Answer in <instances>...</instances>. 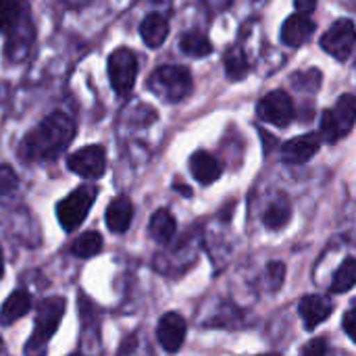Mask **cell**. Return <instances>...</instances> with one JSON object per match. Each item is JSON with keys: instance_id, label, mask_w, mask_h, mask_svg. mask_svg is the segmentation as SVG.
Instances as JSON below:
<instances>
[{"instance_id": "30bf717a", "label": "cell", "mask_w": 356, "mask_h": 356, "mask_svg": "<svg viewBox=\"0 0 356 356\" xmlns=\"http://www.w3.org/2000/svg\"><path fill=\"white\" fill-rule=\"evenodd\" d=\"M259 117L267 123H273V125H280V127H286L292 119H294V104H292V98L282 92V90H275V92H269L261 102H259Z\"/></svg>"}, {"instance_id": "f1b7e54d", "label": "cell", "mask_w": 356, "mask_h": 356, "mask_svg": "<svg viewBox=\"0 0 356 356\" xmlns=\"http://www.w3.org/2000/svg\"><path fill=\"white\" fill-rule=\"evenodd\" d=\"M325 350H327L325 338H317V340H313V344L302 348V355H325Z\"/></svg>"}, {"instance_id": "3957f363", "label": "cell", "mask_w": 356, "mask_h": 356, "mask_svg": "<svg viewBox=\"0 0 356 356\" xmlns=\"http://www.w3.org/2000/svg\"><path fill=\"white\" fill-rule=\"evenodd\" d=\"M148 90L167 102H181L192 92V75L188 67L165 65L159 67L146 81Z\"/></svg>"}, {"instance_id": "44dd1931", "label": "cell", "mask_w": 356, "mask_h": 356, "mask_svg": "<svg viewBox=\"0 0 356 356\" xmlns=\"http://www.w3.org/2000/svg\"><path fill=\"white\" fill-rule=\"evenodd\" d=\"M179 48H181V52H186L190 56H207L213 52L211 42L200 31H186L179 40Z\"/></svg>"}, {"instance_id": "5b68a950", "label": "cell", "mask_w": 356, "mask_h": 356, "mask_svg": "<svg viewBox=\"0 0 356 356\" xmlns=\"http://www.w3.org/2000/svg\"><path fill=\"white\" fill-rule=\"evenodd\" d=\"M96 196H98L96 186H79L67 198H63L56 207V217H58L60 227L65 232L77 229L83 223V219L88 217Z\"/></svg>"}, {"instance_id": "1f68e13d", "label": "cell", "mask_w": 356, "mask_h": 356, "mask_svg": "<svg viewBox=\"0 0 356 356\" xmlns=\"http://www.w3.org/2000/svg\"><path fill=\"white\" fill-rule=\"evenodd\" d=\"M161 2H165V0H161Z\"/></svg>"}, {"instance_id": "8fae6325", "label": "cell", "mask_w": 356, "mask_h": 356, "mask_svg": "<svg viewBox=\"0 0 356 356\" xmlns=\"http://www.w3.org/2000/svg\"><path fill=\"white\" fill-rule=\"evenodd\" d=\"M186 332H188V325H186L184 317L177 313H167L159 321L156 338H159V344L167 353H177L186 340Z\"/></svg>"}, {"instance_id": "5bb4252c", "label": "cell", "mask_w": 356, "mask_h": 356, "mask_svg": "<svg viewBox=\"0 0 356 356\" xmlns=\"http://www.w3.org/2000/svg\"><path fill=\"white\" fill-rule=\"evenodd\" d=\"M315 31V23L309 19V15L298 13L286 19L282 27V40L286 46H302Z\"/></svg>"}, {"instance_id": "f546056e", "label": "cell", "mask_w": 356, "mask_h": 356, "mask_svg": "<svg viewBox=\"0 0 356 356\" xmlns=\"http://www.w3.org/2000/svg\"><path fill=\"white\" fill-rule=\"evenodd\" d=\"M294 4H296L298 13H305V15H309V13H313V10H315V6H317V0H294Z\"/></svg>"}, {"instance_id": "4dcf8cb0", "label": "cell", "mask_w": 356, "mask_h": 356, "mask_svg": "<svg viewBox=\"0 0 356 356\" xmlns=\"http://www.w3.org/2000/svg\"><path fill=\"white\" fill-rule=\"evenodd\" d=\"M4 275V259H2V248H0V277Z\"/></svg>"}, {"instance_id": "52a82bcc", "label": "cell", "mask_w": 356, "mask_h": 356, "mask_svg": "<svg viewBox=\"0 0 356 356\" xmlns=\"http://www.w3.org/2000/svg\"><path fill=\"white\" fill-rule=\"evenodd\" d=\"M138 77V54L129 48H117L108 56V79L117 96H129Z\"/></svg>"}, {"instance_id": "cb8c5ba5", "label": "cell", "mask_w": 356, "mask_h": 356, "mask_svg": "<svg viewBox=\"0 0 356 356\" xmlns=\"http://www.w3.org/2000/svg\"><path fill=\"white\" fill-rule=\"evenodd\" d=\"M290 217H292V209H290V204L282 198V200L273 202V204L267 209V213L263 215V223H265L267 229H282V227H286V223L290 221Z\"/></svg>"}, {"instance_id": "6da1fadb", "label": "cell", "mask_w": 356, "mask_h": 356, "mask_svg": "<svg viewBox=\"0 0 356 356\" xmlns=\"http://www.w3.org/2000/svg\"><path fill=\"white\" fill-rule=\"evenodd\" d=\"M75 136V123L65 113H52L44 117L31 131L25 134L19 156L25 163H42L60 156Z\"/></svg>"}, {"instance_id": "4fadbf2b", "label": "cell", "mask_w": 356, "mask_h": 356, "mask_svg": "<svg viewBox=\"0 0 356 356\" xmlns=\"http://www.w3.org/2000/svg\"><path fill=\"white\" fill-rule=\"evenodd\" d=\"M332 311H334L332 300L325 296H317V294L305 296L298 305V313H300L307 330H315L319 323H323L332 315Z\"/></svg>"}, {"instance_id": "603a6c76", "label": "cell", "mask_w": 356, "mask_h": 356, "mask_svg": "<svg viewBox=\"0 0 356 356\" xmlns=\"http://www.w3.org/2000/svg\"><path fill=\"white\" fill-rule=\"evenodd\" d=\"M225 71H227V77L232 81H240L246 77L248 73V60H246V54L242 52V48H229L227 54H225Z\"/></svg>"}, {"instance_id": "2e32d148", "label": "cell", "mask_w": 356, "mask_h": 356, "mask_svg": "<svg viewBox=\"0 0 356 356\" xmlns=\"http://www.w3.org/2000/svg\"><path fill=\"white\" fill-rule=\"evenodd\" d=\"M131 217H134V204L127 196H117L111 200V204L106 209V225L113 234L127 232Z\"/></svg>"}, {"instance_id": "d6986e66", "label": "cell", "mask_w": 356, "mask_h": 356, "mask_svg": "<svg viewBox=\"0 0 356 356\" xmlns=\"http://www.w3.org/2000/svg\"><path fill=\"white\" fill-rule=\"evenodd\" d=\"M148 232H150L152 240H156L159 244H169L177 232V223H175V217L171 215V211L159 209L150 219Z\"/></svg>"}, {"instance_id": "ffe728a7", "label": "cell", "mask_w": 356, "mask_h": 356, "mask_svg": "<svg viewBox=\"0 0 356 356\" xmlns=\"http://www.w3.org/2000/svg\"><path fill=\"white\" fill-rule=\"evenodd\" d=\"M104 242L102 236L98 232H86L83 236H79L73 244H71V254L77 259H92L102 250Z\"/></svg>"}, {"instance_id": "277c9868", "label": "cell", "mask_w": 356, "mask_h": 356, "mask_svg": "<svg viewBox=\"0 0 356 356\" xmlns=\"http://www.w3.org/2000/svg\"><path fill=\"white\" fill-rule=\"evenodd\" d=\"M63 315H65V298H60V296L44 298L35 309V330H33V334L25 346V353L44 350V346L56 334Z\"/></svg>"}, {"instance_id": "e0dca14e", "label": "cell", "mask_w": 356, "mask_h": 356, "mask_svg": "<svg viewBox=\"0 0 356 356\" xmlns=\"http://www.w3.org/2000/svg\"><path fill=\"white\" fill-rule=\"evenodd\" d=\"M140 35L146 42V46L159 48L167 40V35H169V21H167V17L161 15V13H150L142 21V25H140Z\"/></svg>"}, {"instance_id": "484cf974", "label": "cell", "mask_w": 356, "mask_h": 356, "mask_svg": "<svg viewBox=\"0 0 356 356\" xmlns=\"http://www.w3.org/2000/svg\"><path fill=\"white\" fill-rule=\"evenodd\" d=\"M19 186V179L17 175L13 173V169L8 165L0 167V196H8L17 190Z\"/></svg>"}, {"instance_id": "9a60e30c", "label": "cell", "mask_w": 356, "mask_h": 356, "mask_svg": "<svg viewBox=\"0 0 356 356\" xmlns=\"http://www.w3.org/2000/svg\"><path fill=\"white\" fill-rule=\"evenodd\" d=\"M190 171H192L196 181L209 186V184H213V181H217L221 177L223 167L213 154H209L207 150H198L190 159Z\"/></svg>"}, {"instance_id": "7402d4cb", "label": "cell", "mask_w": 356, "mask_h": 356, "mask_svg": "<svg viewBox=\"0 0 356 356\" xmlns=\"http://www.w3.org/2000/svg\"><path fill=\"white\" fill-rule=\"evenodd\" d=\"M356 286V259H346L342 267L336 271L334 282H332V292L336 294H346Z\"/></svg>"}, {"instance_id": "d4e9b609", "label": "cell", "mask_w": 356, "mask_h": 356, "mask_svg": "<svg viewBox=\"0 0 356 356\" xmlns=\"http://www.w3.org/2000/svg\"><path fill=\"white\" fill-rule=\"evenodd\" d=\"M292 86L300 92H317L321 86V73L317 69L300 71L292 77Z\"/></svg>"}, {"instance_id": "7a4b0ae2", "label": "cell", "mask_w": 356, "mask_h": 356, "mask_svg": "<svg viewBox=\"0 0 356 356\" xmlns=\"http://www.w3.org/2000/svg\"><path fill=\"white\" fill-rule=\"evenodd\" d=\"M0 33L6 38V60H23L35 38L31 8L27 0H0Z\"/></svg>"}, {"instance_id": "ba28073f", "label": "cell", "mask_w": 356, "mask_h": 356, "mask_svg": "<svg viewBox=\"0 0 356 356\" xmlns=\"http://www.w3.org/2000/svg\"><path fill=\"white\" fill-rule=\"evenodd\" d=\"M356 46V29L350 19L336 21L321 38V48L338 60H346Z\"/></svg>"}, {"instance_id": "8992f818", "label": "cell", "mask_w": 356, "mask_h": 356, "mask_svg": "<svg viewBox=\"0 0 356 356\" xmlns=\"http://www.w3.org/2000/svg\"><path fill=\"white\" fill-rule=\"evenodd\" d=\"M356 123V96L346 94L342 96L334 108L325 111L321 117V136L330 142L336 144L338 140L346 138Z\"/></svg>"}, {"instance_id": "83f0119b", "label": "cell", "mask_w": 356, "mask_h": 356, "mask_svg": "<svg viewBox=\"0 0 356 356\" xmlns=\"http://www.w3.org/2000/svg\"><path fill=\"white\" fill-rule=\"evenodd\" d=\"M344 332L348 334V338L356 344V309L348 311L344 315Z\"/></svg>"}, {"instance_id": "ac0fdd59", "label": "cell", "mask_w": 356, "mask_h": 356, "mask_svg": "<svg viewBox=\"0 0 356 356\" xmlns=\"http://www.w3.org/2000/svg\"><path fill=\"white\" fill-rule=\"evenodd\" d=\"M31 309V296L25 290H15L2 305L0 309V323L2 325H13L17 319L25 317Z\"/></svg>"}, {"instance_id": "7c38bea8", "label": "cell", "mask_w": 356, "mask_h": 356, "mask_svg": "<svg viewBox=\"0 0 356 356\" xmlns=\"http://www.w3.org/2000/svg\"><path fill=\"white\" fill-rule=\"evenodd\" d=\"M321 148V140L319 136L315 134H309V136H296L292 140H288L284 146H282V154H284V161L286 163H292V165H302L307 161H311Z\"/></svg>"}, {"instance_id": "4316f807", "label": "cell", "mask_w": 356, "mask_h": 356, "mask_svg": "<svg viewBox=\"0 0 356 356\" xmlns=\"http://www.w3.org/2000/svg\"><path fill=\"white\" fill-rule=\"evenodd\" d=\"M267 271H269V282H271V286L277 290V288L284 284V275H286V267H284V263H271Z\"/></svg>"}, {"instance_id": "9c48e42d", "label": "cell", "mask_w": 356, "mask_h": 356, "mask_svg": "<svg viewBox=\"0 0 356 356\" xmlns=\"http://www.w3.org/2000/svg\"><path fill=\"white\" fill-rule=\"evenodd\" d=\"M67 167L83 179H98L106 169V150L100 144L79 148L67 159Z\"/></svg>"}]
</instances>
